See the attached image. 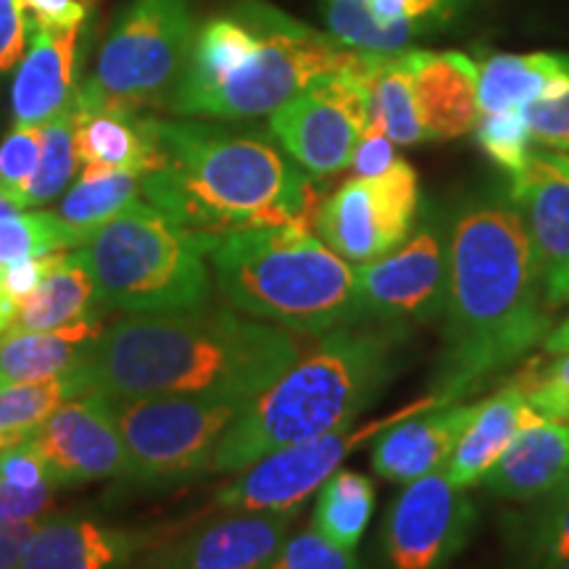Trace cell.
Masks as SVG:
<instances>
[{"mask_svg": "<svg viewBox=\"0 0 569 569\" xmlns=\"http://www.w3.org/2000/svg\"><path fill=\"white\" fill-rule=\"evenodd\" d=\"M446 351L430 393L465 401L551 332V309L522 211L509 196H480L446 230Z\"/></svg>", "mask_w": 569, "mask_h": 569, "instance_id": "cell-1", "label": "cell"}, {"mask_svg": "<svg viewBox=\"0 0 569 569\" xmlns=\"http://www.w3.org/2000/svg\"><path fill=\"white\" fill-rule=\"evenodd\" d=\"M284 327L230 306L169 315H130L90 340L71 367L77 396L130 401L148 396H203L248 403L301 356Z\"/></svg>", "mask_w": 569, "mask_h": 569, "instance_id": "cell-2", "label": "cell"}, {"mask_svg": "<svg viewBox=\"0 0 569 569\" xmlns=\"http://www.w3.org/2000/svg\"><path fill=\"white\" fill-rule=\"evenodd\" d=\"M161 169L140 177V193L188 230L213 234L253 227L311 224L315 182L272 132L153 117Z\"/></svg>", "mask_w": 569, "mask_h": 569, "instance_id": "cell-3", "label": "cell"}, {"mask_svg": "<svg viewBox=\"0 0 569 569\" xmlns=\"http://www.w3.org/2000/svg\"><path fill=\"white\" fill-rule=\"evenodd\" d=\"M361 53L264 0H240L198 27L167 111L219 122L264 117Z\"/></svg>", "mask_w": 569, "mask_h": 569, "instance_id": "cell-4", "label": "cell"}, {"mask_svg": "<svg viewBox=\"0 0 569 569\" xmlns=\"http://www.w3.org/2000/svg\"><path fill=\"white\" fill-rule=\"evenodd\" d=\"M407 338L409 327L380 322L327 332L234 417L209 461V475L243 472L284 446L353 425L393 380Z\"/></svg>", "mask_w": 569, "mask_h": 569, "instance_id": "cell-5", "label": "cell"}, {"mask_svg": "<svg viewBox=\"0 0 569 569\" xmlns=\"http://www.w3.org/2000/svg\"><path fill=\"white\" fill-rule=\"evenodd\" d=\"M213 284L240 315L301 336L361 322L353 267L311 224L222 234L209 253Z\"/></svg>", "mask_w": 569, "mask_h": 569, "instance_id": "cell-6", "label": "cell"}, {"mask_svg": "<svg viewBox=\"0 0 569 569\" xmlns=\"http://www.w3.org/2000/svg\"><path fill=\"white\" fill-rule=\"evenodd\" d=\"M219 238L177 222L148 201H132L92 232L77 256L106 311L169 315L211 301L209 253Z\"/></svg>", "mask_w": 569, "mask_h": 569, "instance_id": "cell-7", "label": "cell"}, {"mask_svg": "<svg viewBox=\"0 0 569 569\" xmlns=\"http://www.w3.org/2000/svg\"><path fill=\"white\" fill-rule=\"evenodd\" d=\"M196 32L193 0H132L71 101L82 109L167 111Z\"/></svg>", "mask_w": 569, "mask_h": 569, "instance_id": "cell-8", "label": "cell"}, {"mask_svg": "<svg viewBox=\"0 0 569 569\" xmlns=\"http://www.w3.org/2000/svg\"><path fill=\"white\" fill-rule=\"evenodd\" d=\"M243 407L246 403L203 396L113 401V419L127 451V480L140 486H174L209 475L219 440Z\"/></svg>", "mask_w": 569, "mask_h": 569, "instance_id": "cell-9", "label": "cell"}, {"mask_svg": "<svg viewBox=\"0 0 569 569\" xmlns=\"http://www.w3.org/2000/svg\"><path fill=\"white\" fill-rule=\"evenodd\" d=\"M375 56L365 51L353 67L319 77L269 119L272 138L309 174L332 177L351 167L372 119L365 74Z\"/></svg>", "mask_w": 569, "mask_h": 569, "instance_id": "cell-10", "label": "cell"}, {"mask_svg": "<svg viewBox=\"0 0 569 569\" xmlns=\"http://www.w3.org/2000/svg\"><path fill=\"white\" fill-rule=\"evenodd\" d=\"M438 403L446 401L436 393H427L419 401L407 403L403 409L369 425H348L343 430H332L327 436L272 451L269 457L253 461L251 467L238 472L230 486L219 490L217 507L227 511H301L306 498L322 488V482L332 472H338L351 453L372 443L398 419L415 415L419 409L438 407Z\"/></svg>", "mask_w": 569, "mask_h": 569, "instance_id": "cell-11", "label": "cell"}, {"mask_svg": "<svg viewBox=\"0 0 569 569\" xmlns=\"http://www.w3.org/2000/svg\"><path fill=\"white\" fill-rule=\"evenodd\" d=\"M419 177L407 159L377 177H351L319 203L315 230L351 264H367L403 243L417 224Z\"/></svg>", "mask_w": 569, "mask_h": 569, "instance_id": "cell-12", "label": "cell"}, {"mask_svg": "<svg viewBox=\"0 0 569 569\" xmlns=\"http://www.w3.org/2000/svg\"><path fill=\"white\" fill-rule=\"evenodd\" d=\"M478 530V507L446 472L403 486L380 528L382 569H448Z\"/></svg>", "mask_w": 569, "mask_h": 569, "instance_id": "cell-13", "label": "cell"}, {"mask_svg": "<svg viewBox=\"0 0 569 569\" xmlns=\"http://www.w3.org/2000/svg\"><path fill=\"white\" fill-rule=\"evenodd\" d=\"M353 277L361 322H430L443 311L446 230L427 219L390 253L356 264Z\"/></svg>", "mask_w": 569, "mask_h": 569, "instance_id": "cell-14", "label": "cell"}, {"mask_svg": "<svg viewBox=\"0 0 569 569\" xmlns=\"http://www.w3.org/2000/svg\"><path fill=\"white\" fill-rule=\"evenodd\" d=\"M53 488L127 478V451L111 403L101 396H77L27 432Z\"/></svg>", "mask_w": 569, "mask_h": 569, "instance_id": "cell-15", "label": "cell"}, {"mask_svg": "<svg viewBox=\"0 0 569 569\" xmlns=\"http://www.w3.org/2000/svg\"><path fill=\"white\" fill-rule=\"evenodd\" d=\"M509 198L528 224L546 306L557 311L569 303V161L565 153L532 151L528 167L511 177Z\"/></svg>", "mask_w": 569, "mask_h": 569, "instance_id": "cell-16", "label": "cell"}, {"mask_svg": "<svg viewBox=\"0 0 569 569\" xmlns=\"http://www.w3.org/2000/svg\"><path fill=\"white\" fill-rule=\"evenodd\" d=\"M156 543V532L92 517H46L17 569H127Z\"/></svg>", "mask_w": 569, "mask_h": 569, "instance_id": "cell-17", "label": "cell"}, {"mask_svg": "<svg viewBox=\"0 0 569 569\" xmlns=\"http://www.w3.org/2000/svg\"><path fill=\"white\" fill-rule=\"evenodd\" d=\"M478 403L453 401L419 409L398 419L372 440V469L382 480L407 486L411 480L438 472L451 459L461 432Z\"/></svg>", "mask_w": 569, "mask_h": 569, "instance_id": "cell-18", "label": "cell"}, {"mask_svg": "<svg viewBox=\"0 0 569 569\" xmlns=\"http://www.w3.org/2000/svg\"><path fill=\"white\" fill-rule=\"evenodd\" d=\"M296 517L298 511H227L174 546L163 569H261Z\"/></svg>", "mask_w": 569, "mask_h": 569, "instance_id": "cell-19", "label": "cell"}, {"mask_svg": "<svg viewBox=\"0 0 569 569\" xmlns=\"http://www.w3.org/2000/svg\"><path fill=\"white\" fill-rule=\"evenodd\" d=\"M425 140H457L480 119V69L465 53L407 51Z\"/></svg>", "mask_w": 569, "mask_h": 569, "instance_id": "cell-20", "label": "cell"}, {"mask_svg": "<svg viewBox=\"0 0 569 569\" xmlns=\"http://www.w3.org/2000/svg\"><path fill=\"white\" fill-rule=\"evenodd\" d=\"M569 475V422L530 419L480 482L490 496L507 501H546Z\"/></svg>", "mask_w": 569, "mask_h": 569, "instance_id": "cell-21", "label": "cell"}, {"mask_svg": "<svg viewBox=\"0 0 569 569\" xmlns=\"http://www.w3.org/2000/svg\"><path fill=\"white\" fill-rule=\"evenodd\" d=\"M77 34L80 27L30 32L24 59L19 61L11 88L13 127H42L69 109L77 90Z\"/></svg>", "mask_w": 569, "mask_h": 569, "instance_id": "cell-22", "label": "cell"}, {"mask_svg": "<svg viewBox=\"0 0 569 569\" xmlns=\"http://www.w3.org/2000/svg\"><path fill=\"white\" fill-rule=\"evenodd\" d=\"M74 124L77 163H98L113 172L146 177L161 169L163 153L153 132V117L117 109H82L69 103Z\"/></svg>", "mask_w": 569, "mask_h": 569, "instance_id": "cell-23", "label": "cell"}, {"mask_svg": "<svg viewBox=\"0 0 569 569\" xmlns=\"http://www.w3.org/2000/svg\"><path fill=\"white\" fill-rule=\"evenodd\" d=\"M536 417L522 388L515 380L507 382L498 393L475 407V415L461 432L451 459L446 461V478L467 490L480 486V480L507 451L517 432Z\"/></svg>", "mask_w": 569, "mask_h": 569, "instance_id": "cell-24", "label": "cell"}, {"mask_svg": "<svg viewBox=\"0 0 569 569\" xmlns=\"http://www.w3.org/2000/svg\"><path fill=\"white\" fill-rule=\"evenodd\" d=\"M106 309L98 303L96 284L77 251L63 253L24 301L17 303L9 330L3 336L53 332L80 322H101Z\"/></svg>", "mask_w": 569, "mask_h": 569, "instance_id": "cell-25", "label": "cell"}, {"mask_svg": "<svg viewBox=\"0 0 569 569\" xmlns=\"http://www.w3.org/2000/svg\"><path fill=\"white\" fill-rule=\"evenodd\" d=\"M569 90V56L498 53L480 67V111L496 113L553 101Z\"/></svg>", "mask_w": 569, "mask_h": 569, "instance_id": "cell-26", "label": "cell"}, {"mask_svg": "<svg viewBox=\"0 0 569 569\" xmlns=\"http://www.w3.org/2000/svg\"><path fill=\"white\" fill-rule=\"evenodd\" d=\"M103 332V322H80L53 332L3 336L0 340V390L63 375L80 365L90 340Z\"/></svg>", "mask_w": 569, "mask_h": 569, "instance_id": "cell-27", "label": "cell"}, {"mask_svg": "<svg viewBox=\"0 0 569 569\" xmlns=\"http://www.w3.org/2000/svg\"><path fill=\"white\" fill-rule=\"evenodd\" d=\"M140 196V177L130 172L84 163L80 180L63 196L59 219L69 227L77 248L88 243L92 232L111 222L119 211H124Z\"/></svg>", "mask_w": 569, "mask_h": 569, "instance_id": "cell-28", "label": "cell"}, {"mask_svg": "<svg viewBox=\"0 0 569 569\" xmlns=\"http://www.w3.org/2000/svg\"><path fill=\"white\" fill-rule=\"evenodd\" d=\"M377 490L369 475L338 469L322 482L311 528L340 549L353 551L372 522Z\"/></svg>", "mask_w": 569, "mask_h": 569, "instance_id": "cell-29", "label": "cell"}, {"mask_svg": "<svg viewBox=\"0 0 569 569\" xmlns=\"http://www.w3.org/2000/svg\"><path fill=\"white\" fill-rule=\"evenodd\" d=\"M365 82L372 103V119L396 146H419L425 140L419 124L415 92H411L407 51L396 56H375Z\"/></svg>", "mask_w": 569, "mask_h": 569, "instance_id": "cell-30", "label": "cell"}, {"mask_svg": "<svg viewBox=\"0 0 569 569\" xmlns=\"http://www.w3.org/2000/svg\"><path fill=\"white\" fill-rule=\"evenodd\" d=\"M325 17L332 38L356 51L377 56L403 53L411 40L438 30L427 21H380L372 13L369 0H325Z\"/></svg>", "mask_w": 569, "mask_h": 569, "instance_id": "cell-31", "label": "cell"}, {"mask_svg": "<svg viewBox=\"0 0 569 569\" xmlns=\"http://www.w3.org/2000/svg\"><path fill=\"white\" fill-rule=\"evenodd\" d=\"M517 569H557L569 559V496L543 501L511 530Z\"/></svg>", "mask_w": 569, "mask_h": 569, "instance_id": "cell-32", "label": "cell"}, {"mask_svg": "<svg viewBox=\"0 0 569 569\" xmlns=\"http://www.w3.org/2000/svg\"><path fill=\"white\" fill-rule=\"evenodd\" d=\"M69 398H77L74 380L69 372L3 388L0 390V432L27 438V432L51 417Z\"/></svg>", "mask_w": 569, "mask_h": 569, "instance_id": "cell-33", "label": "cell"}, {"mask_svg": "<svg viewBox=\"0 0 569 569\" xmlns=\"http://www.w3.org/2000/svg\"><path fill=\"white\" fill-rule=\"evenodd\" d=\"M74 169V124H71V111L63 109L59 117H53L51 122L42 124V151L38 172H34L32 180L27 182L24 196H21V206L30 209V206L51 201V198H56L63 188H67Z\"/></svg>", "mask_w": 569, "mask_h": 569, "instance_id": "cell-34", "label": "cell"}, {"mask_svg": "<svg viewBox=\"0 0 569 569\" xmlns=\"http://www.w3.org/2000/svg\"><path fill=\"white\" fill-rule=\"evenodd\" d=\"M69 248H77V243L59 213L17 211L0 219V264L32 259V256L61 253Z\"/></svg>", "mask_w": 569, "mask_h": 569, "instance_id": "cell-35", "label": "cell"}, {"mask_svg": "<svg viewBox=\"0 0 569 569\" xmlns=\"http://www.w3.org/2000/svg\"><path fill=\"white\" fill-rule=\"evenodd\" d=\"M475 130H478V142L482 153L509 177H517L525 167H528V159L532 153L528 111L509 109L482 113V119H478V127H475Z\"/></svg>", "mask_w": 569, "mask_h": 569, "instance_id": "cell-36", "label": "cell"}, {"mask_svg": "<svg viewBox=\"0 0 569 569\" xmlns=\"http://www.w3.org/2000/svg\"><path fill=\"white\" fill-rule=\"evenodd\" d=\"M42 151V127H11L0 142V196L11 201L17 209L21 206L27 182L38 172Z\"/></svg>", "mask_w": 569, "mask_h": 569, "instance_id": "cell-37", "label": "cell"}, {"mask_svg": "<svg viewBox=\"0 0 569 569\" xmlns=\"http://www.w3.org/2000/svg\"><path fill=\"white\" fill-rule=\"evenodd\" d=\"M261 569H365L353 551L340 549L315 528L288 536Z\"/></svg>", "mask_w": 569, "mask_h": 569, "instance_id": "cell-38", "label": "cell"}, {"mask_svg": "<svg viewBox=\"0 0 569 569\" xmlns=\"http://www.w3.org/2000/svg\"><path fill=\"white\" fill-rule=\"evenodd\" d=\"M557 356L559 359L549 361V365L519 372L515 382L522 388L536 415L569 422V351Z\"/></svg>", "mask_w": 569, "mask_h": 569, "instance_id": "cell-39", "label": "cell"}, {"mask_svg": "<svg viewBox=\"0 0 569 569\" xmlns=\"http://www.w3.org/2000/svg\"><path fill=\"white\" fill-rule=\"evenodd\" d=\"M532 140L551 151L569 153V90L553 101H536L528 109Z\"/></svg>", "mask_w": 569, "mask_h": 569, "instance_id": "cell-40", "label": "cell"}, {"mask_svg": "<svg viewBox=\"0 0 569 569\" xmlns=\"http://www.w3.org/2000/svg\"><path fill=\"white\" fill-rule=\"evenodd\" d=\"M27 21V34L34 30H71L88 17V0H17Z\"/></svg>", "mask_w": 569, "mask_h": 569, "instance_id": "cell-41", "label": "cell"}, {"mask_svg": "<svg viewBox=\"0 0 569 569\" xmlns=\"http://www.w3.org/2000/svg\"><path fill=\"white\" fill-rule=\"evenodd\" d=\"M61 253H48V256H32V259L9 261V264H0V293L17 309L19 301H24L38 284L46 280V274L61 261Z\"/></svg>", "mask_w": 569, "mask_h": 569, "instance_id": "cell-42", "label": "cell"}, {"mask_svg": "<svg viewBox=\"0 0 569 569\" xmlns=\"http://www.w3.org/2000/svg\"><path fill=\"white\" fill-rule=\"evenodd\" d=\"M53 486L17 488L0 482V525H21L51 517Z\"/></svg>", "mask_w": 569, "mask_h": 569, "instance_id": "cell-43", "label": "cell"}, {"mask_svg": "<svg viewBox=\"0 0 569 569\" xmlns=\"http://www.w3.org/2000/svg\"><path fill=\"white\" fill-rule=\"evenodd\" d=\"M0 482L17 488L51 486L46 478V467H42L38 453L27 446V440L0 451Z\"/></svg>", "mask_w": 569, "mask_h": 569, "instance_id": "cell-44", "label": "cell"}, {"mask_svg": "<svg viewBox=\"0 0 569 569\" xmlns=\"http://www.w3.org/2000/svg\"><path fill=\"white\" fill-rule=\"evenodd\" d=\"M393 146L396 142L390 140L380 127L369 122L365 134H361L359 146H356V151L351 156L353 177H377L386 172L390 163L398 159Z\"/></svg>", "mask_w": 569, "mask_h": 569, "instance_id": "cell-45", "label": "cell"}, {"mask_svg": "<svg viewBox=\"0 0 569 569\" xmlns=\"http://www.w3.org/2000/svg\"><path fill=\"white\" fill-rule=\"evenodd\" d=\"M27 21L21 17L17 0H0V77H6L17 63L24 59Z\"/></svg>", "mask_w": 569, "mask_h": 569, "instance_id": "cell-46", "label": "cell"}, {"mask_svg": "<svg viewBox=\"0 0 569 569\" xmlns=\"http://www.w3.org/2000/svg\"><path fill=\"white\" fill-rule=\"evenodd\" d=\"M42 519L21 525H0V569H17L24 553L27 543H30L32 532L38 530Z\"/></svg>", "mask_w": 569, "mask_h": 569, "instance_id": "cell-47", "label": "cell"}, {"mask_svg": "<svg viewBox=\"0 0 569 569\" xmlns=\"http://www.w3.org/2000/svg\"><path fill=\"white\" fill-rule=\"evenodd\" d=\"M540 346L546 348V353L569 351V317L565 319V322H559L557 327H551V332L543 338V343Z\"/></svg>", "mask_w": 569, "mask_h": 569, "instance_id": "cell-48", "label": "cell"}, {"mask_svg": "<svg viewBox=\"0 0 569 569\" xmlns=\"http://www.w3.org/2000/svg\"><path fill=\"white\" fill-rule=\"evenodd\" d=\"M11 319H13V306L6 301L3 293H0V336H3V332L9 330Z\"/></svg>", "mask_w": 569, "mask_h": 569, "instance_id": "cell-49", "label": "cell"}, {"mask_svg": "<svg viewBox=\"0 0 569 569\" xmlns=\"http://www.w3.org/2000/svg\"><path fill=\"white\" fill-rule=\"evenodd\" d=\"M17 211H21V209H17V206H13L11 201H6V198L0 196V219L11 217V213H17Z\"/></svg>", "mask_w": 569, "mask_h": 569, "instance_id": "cell-50", "label": "cell"}, {"mask_svg": "<svg viewBox=\"0 0 569 569\" xmlns=\"http://www.w3.org/2000/svg\"><path fill=\"white\" fill-rule=\"evenodd\" d=\"M21 440H24V438L6 436V432H0V451H3V448H9V446H17V443H21Z\"/></svg>", "mask_w": 569, "mask_h": 569, "instance_id": "cell-51", "label": "cell"}, {"mask_svg": "<svg viewBox=\"0 0 569 569\" xmlns=\"http://www.w3.org/2000/svg\"><path fill=\"white\" fill-rule=\"evenodd\" d=\"M569 496V475H567V480H565V486H561L557 493H553L551 498H546V501H559V498H567Z\"/></svg>", "mask_w": 569, "mask_h": 569, "instance_id": "cell-52", "label": "cell"}, {"mask_svg": "<svg viewBox=\"0 0 569 569\" xmlns=\"http://www.w3.org/2000/svg\"><path fill=\"white\" fill-rule=\"evenodd\" d=\"M557 569H569V559H567V561H565V565H559V567H557Z\"/></svg>", "mask_w": 569, "mask_h": 569, "instance_id": "cell-53", "label": "cell"}]
</instances>
